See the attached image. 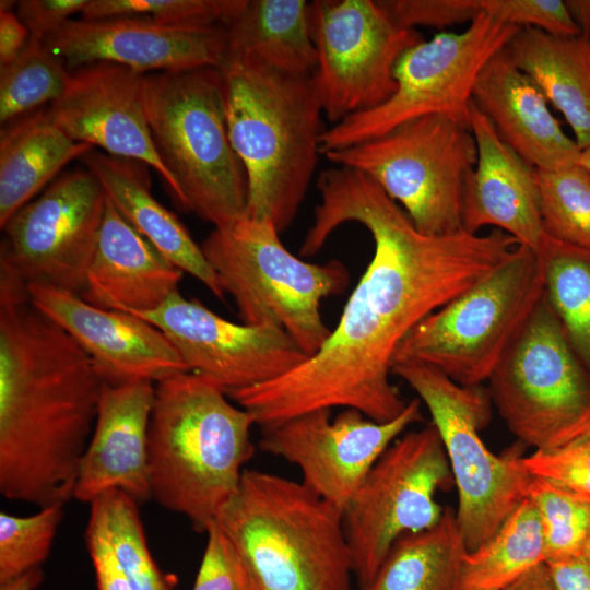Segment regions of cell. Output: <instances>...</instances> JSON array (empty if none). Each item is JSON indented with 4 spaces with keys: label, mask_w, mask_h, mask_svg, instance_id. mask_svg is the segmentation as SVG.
I'll use <instances>...</instances> for the list:
<instances>
[{
    "label": "cell",
    "mask_w": 590,
    "mask_h": 590,
    "mask_svg": "<svg viewBox=\"0 0 590 590\" xmlns=\"http://www.w3.org/2000/svg\"><path fill=\"white\" fill-rule=\"evenodd\" d=\"M63 506L54 504L28 517L0 512V586L39 568L47 559Z\"/></svg>",
    "instance_id": "37"
},
{
    "label": "cell",
    "mask_w": 590,
    "mask_h": 590,
    "mask_svg": "<svg viewBox=\"0 0 590 590\" xmlns=\"http://www.w3.org/2000/svg\"><path fill=\"white\" fill-rule=\"evenodd\" d=\"M27 293L31 303L86 352L104 382H158L188 371L168 338L132 314L103 309L44 284L27 285Z\"/></svg>",
    "instance_id": "20"
},
{
    "label": "cell",
    "mask_w": 590,
    "mask_h": 590,
    "mask_svg": "<svg viewBox=\"0 0 590 590\" xmlns=\"http://www.w3.org/2000/svg\"><path fill=\"white\" fill-rule=\"evenodd\" d=\"M251 414L190 371L156 382L149 425L151 495L205 532L255 453Z\"/></svg>",
    "instance_id": "4"
},
{
    "label": "cell",
    "mask_w": 590,
    "mask_h": 590,
    "mask_svg": "<svg viewBox=\"0 0 590 590\" xmlns=\"http://www.w3.org/2000/svg\"><path fill=\"white\" fill-rule=\"evenodd\" d=\"M421 400L408 402L399 416L376 422L357 410L335 417L321 409L262 429V451L296 465L302 483L344 509L385 450L412 424L422 422Z\"/></svg>",
    "instance_id": "16"
},
{
    "label": "cell",
    "mask_w": 590,
    "mask_h": 590,
    "mask_svg": "<svg viewBox=\"0 0 590 590\" xmlns=\"http://www.w3.org/2000/svg\"><path fill=\"white\" fill-rule=\"evenodd\" d=\"M91 357L0 272V493L44 508L73 498L103 386Z\"/></svg>",
    "instance_id": "2"
},
{
    "label": "cell",
    "mask_w": 590,
    "mask_h": 590,
    "mask_svg": "<svg viewBox=\"0 0 590 590\" xmlns=\"http://www.w3.org/2000/svg\"><path fill=\"white\" fill-rule=\"evenodd\" d=\"M505 590H556L546 563L531 568Z\"/></svg>",
    "instance_id": "46"
},
{
    "label": "cell",
    "mask_w": 590,
    "mask_h": 590,
    "mask_svg": "<svg viewBox=\"0 0 590 590\" xmlns=\"http://www.w3.org/2000/svg\"><path fill=\"white\" fill-rule=\"evenodd\" d=\"M201 249L243 323L280 327L307 356L320 350L331 333L321 302L349 284L341 262L303 261L282 245L271 221L248 216L214 228Z\"/></svg>",
    "instance_id": "7"
},
{
    "label": "cell",
    "mask_w": 590,
    "mask_h": 590,
    "mask_svg": "<svg viewBox=\"0 0 590 590\" xmlns=\"http://www.w3.org/2000/svg\"><path fill=\"white\" fill-rule=\"evenodd\" d=\"M309 22L317 52L312 79L332 125L385 103L397 88L398 60L424 39L379 0H315Z\"/></svg>",
    "instance_id": "14"
},
{
    "label": "cell",
    "mask_w": 590,
    "mask_h": 590,
    "mask_svg": "<svg viewBox=\"0 0 590 590\" xmlns=\"http://www.w3.org/2000/svg\"><path fill=\"white\" fill-rule=\"evenodd\" d=\"M154 382H103L94 429L81 461L73 498L91 503L119 489L134 502L150 498L149 425Z\"/></svg>",
    "instance_id": "21"
},
{
    "label": "cell",
    "mask_w": 590,
    "mask_h": 590,
    "mask_svg": "<svg viewBox=\"0 0 590 590\" xmlns=\"http://www.w3.org/2000/svg\"><path fill=\"white\" fill-rule=\"evenodd\" d=\"M31 35L13 11L0 12V66L11 63L23 50Z\"/></svg>",
    "instance_id": "45"
},
{
    "label": "cell",
    "mask_w": 590,
    "mask_h": 590,
    "mask_svg": "<svg viewBox=\"0 0 590 590\" xmlns=\"http://www.w3.org/2000/svg\"><path fill=\"white\" fill-rule=\"evenodd\" d=\"M69 78L62 60L43 40L30 37L17 57L0 67L1 127L58 101Z\"/></svg>",
    "instance_id": "32"
},
{
    "label": "cell",
    "mask_w": 590,
    "mask_h": 590,
    "mask_svg": "<svg viewBox=\"0 0 590 590\" xmlns=\"http://www.w3.org/2000/svg\"><path fill=\"white\" fill-rule=\"evenodd\" d=\"M226 61H249L290 73H312L309 2L247 0L225 27Z\"/></svg>",
    "instance_id": "28"
},
{
    "label": "cell",
    "mask_w": 590,
    "mask_h": 590,
    "mask_svg": "<svg viewBox=\"0 0 590 590\" xmlns=\"http://www.w3.org/2000/svg\"><path fill=\"white\" fill-rule=\"evenodd\" d=\"M581 434H589V435H590V424H589V425H588V426H587L579 435H581ZM579 435H578V436H579ZM576 437H577V436H576ZM574 438H575V437H574ZM571 439H573V438H571Z\"/></svg>",
    "instance_id": "52"
},
{
    "label": "cell",
    "mask_w": 590,
    "mask_h": 590,
    "mask_svg": "<svg viewBox=\"0 0 590 590\" xmlns=\"http://www.w3.org/2000/svg\"><path fill=\"white\" fill-rule=\"evenodd\" d=\"M107 203L87 168L68 172L2 227L0 270L26 286L44 284L81 295Z\"/></svg>",
    "instance_id": "15"
},
{
    "label": "cell",
    "mask_w": 590,
    "mask_h": 590,
    "mask_svg": "<svg viewBox=\"0 0 590 590\" xmlns=\"http://www.w3.org/2000/svg\"><path fill=\"white\" fill-rule=\"evenodd\" d=\"M545 563L556 590H590V564L583 556Z\"/></svg>",
    "instance_id": "44"
},
{
    "label": "cell",
    "mask_w": 590,
    "mask_h": 590,
    "mask_svg": "<svg viewBox=\"0 0 590 590\" xmlns=\"http://www.w3.org/2000/svg\"><path fill=\"white\" fill-rule=\"evenodd\" d=\"M472 102L489 119L498 137L536 169L578 163L581 150L552 115L536 84L504 48L480 72Z\"/></svg>",
    "instance_id": "23"
},
{
    "label": "cell",
    "mask_w": 590,
    "mask_h": 590,
    "mask_svg": "<svg viewBox=\"0 0 590 590\" xmlns=\"http://www.w3.org/2000/svg\"><path fill=\"white\" fill-rule=\"evenodd\" d=\"M400 25L444 30L464 22L470 23L482 11L481 0H379Z\"/></svg>",
    "instance_id": "40"
},
{
    "label": "cell",
    "mask_w": 590,
    "mask_h": 590,
    "mask_svg": "<svg viewBox=\"0 0 590 590\" xmlns=\"http://www.w3.org/2000/svg\"><path fill=\"white\" fill-rule=\"evenodd\" d=\"M526 498L539 514L545 562L583 556L590 536V499L533 475H530Z\"/></svg>",
    "instance_id": "35"
},
{
    "label": "cell",
    "mask_w": 590,
    "mask_h": 590,
    "mask_svg": "<svg viewBox=\"0 0 590 590\" xmlns=\"http://www.w3.org/2000/svg\"><path fill=\"white\" fill-rule=\"evenodd\" d=\"M589 424H590V415H589V417H588V421H587L586 425H585L583 428L580 430V433H581ZM580 433H579V434H580ZM579 434H578V435H579ZM578 435H577V436H578Z\"/></svg>",
    "instance_id": "53"
},
{
    "label": "cell",
    "mask_w": 590,
    "mask_h": 590,
    "mask_svg": "<svg viewBox=\"0 0 590 590\" xmlns=\"http://www.w3.org/2000/svg\"><path fill=\"white\" fill-rule=\"evenodd\" d=\"M519 30L481 11L465 31L439 32L410 47L394 67V93L379 106L326 128L320 154L373 140L430 115L449 116L469 126L480 72Z\"/></svg>",
    "instance_id": "11"
},
{
    "label": "cell",
    "mask_w": 590,
    "mask_h": 590,
    "mask_svg": "<svg viewBox=\"0 0 590 590\" xmlns=\"http://www.w3.org/2000/svg\"><path fill=\"white\" fill-rule=\"evenodd\" d=\"M43 580V573L39 568L33 569L20 578L0 586V590H34Z\"/></svg>",
    "instance_id": "48"
},
{
    "label": "cell",
    "mask_w": 590,
    "mask_h": 590,
    "mask_svg": "<svg viewBox=\"0 0 590 590\" xmlns=\"http://www.w3.org/2000/svg\"><path fill=\"white\" fill-rule=\"evenodd\" d=\"M220 71L228 138L248 181L247 216L281 233L305 199L326 129L312 73L234 60Z\"/></svg>",
    "instance_id": "3"
},
{
    "label": "cell",
    "mask_w": 590,
    "mask_h": 590,
    "mask_svg": "<svg viewBox=\"0 0 590 590\" xmlns=\"http://www.w3.org/2000/svg\"><path fill=\"white\" fill-rule=\"evenodd\" d=\"M539 208L544 233L590 249V170L579 162L536 169Z\"/></svg>",
    "instance_id": "34"
},
{
    "label": "cell",
    "mask_w": 590,
    "mask_h": 590,
    "mask_svg": "<svg viewBox=\"0 0 590 590\" xmlns=\"http://www.w3.org/2000/svg\"><path fill=\"white\" fill-rule=\"evenodd\" d=\"M544 293L543 267L517 245L485 278L418 322L392 364L434 367L463 386L487 381Z\"/></svg>",
    "instance_id": "8"
},
{
    "label": "cell",
    "mask_w": 590,
    "mask_h": 590,
    "mask_svg": "<svg viewBox=\"0 0 590 590\" xmlns=\"http://www.w3.org/2000/svg\"><path fill=\"white\" fill-rule=\"evenodd\" d=\"M144 78V73L113 62L82 66L70 71L64 93L47 111L51 121L73 141L155 169L179 205L177 186L152 141Z\"/></svg>",
    "instance_id": "18"
},
{
    "label": "cell",
    "mask_w": 590,
    "mask_h": 590,
    "mask_svg": "<svg viewBox=\"0 0 590 590\" xmlns=\"http://www.w3.org/2000/svg\"><path fill=\"white\" fill-rule=\"evenodd\" d=\"M324 156L370 177L420 232L448 235L462 229L463 181L477 160L468 125L445 115L425 116Z\"/></svg>",
    "instance_id": "10"
},
{
    "label": "cell",
    "mask_w": 590,
    "mask_h": 590,
    "mask_svg": "<svg viewBox=\"0 0 590 590\" xmlns=\"http://www.w3.org/2000/svg\"><path fill=\"white\" fill-rule=\"evenodd\" d=\"M452 480L440 436L430 422L398 437L380 456L343 509L354 575L365 587L402 535L435 526L439 489Z\"/></svg>",
    "instance_id": "13"
},
{
    "label": "cell",
    "mask_w": 590,
    "mask_h": 590,
    "mask_svg": "<svg viewBox=\"0 0 590 590\" xmlns=\"http://www.w3.org/2000/svg\"><path fill=\"white\" fill-rule=\"evenodd\" d=\"M182 274L107 198L96 250L80 296L103 309L148 312L178 291Z\"/></svg>",
    "instance_id": "24"
},
{
    "label": "cell",
    "mask_w": 590,
    "mask_h": 590,
    "mask_svg": "<svg viewBox=\"0 0 590 590\" xmlns=\"http://www.w3.org/2000/svg\"><path fill=\"white\" fill-rule=\"evenodd\" d=\"M247 0H88L84 20L142 17L184 28L226 27Z\"/></svg>",
    "instance_id": "36"
},
{
    "label": "cell",
    "mask_w": 590,
    "mask_h": 590,
    "mask_svg": "<svg viewBox=\"0 0 590 590\" xmlns=\"http://www.w3.org/2000/svg\"><path fill=\"white\" fill-rule=\"evenodd\" d=\"M579 163L590 170V148L581 151Z\"/></svg>",
    "instance_id": "49"
},
{
    "label": "cell",
    "mask_w": 590,
    "mask_h": 590,
    "mask_svg": "<svg viewBox=\"0 0 590 590\" xmlns=\"http://www.w3.org/2000/svg\"><path fill=\"white\" fill-rule=\"evenodd\" d=\"M94 148L75 142L38 109L1 127L0 226L57 176L71 161Z\"/></svg>",
    "instance_id": "27"
},
{
    "label": "cell",
    "mask_w": 590,
    "mask_h": 590,
    "mask_svg": "<svg viewBox=\"0 0 590 590\" xmlns=\"http://www.w3.org/2000/svg\"><path fill=\"white\" fill-rule=\"evenodd\" d=\"M427 406L458 491L457 522L468 551L488 541L526 498L530 474L515 453L499 457L480 436L491 418V396L415 362L392 364Z\"/></svg>",
    "instance_id": "9"
},
{
    "label": "cell",
    "mask_w": 590,
    "mask_h": 590,
    "mask_svg": "<svg viewBox=\"0 0 590 590\" xmlns=\"http://www.w3.org/2000/svg\"><path fill=\"white\" fill-rule=\"evenodd\" d=\"M469 127L477 160L463 181L461 226L470 234L496 226L538 252L543 237L535 168L507 145L471 102Z\"/></svg>",
    "instance_id": "22"
},
{
    "label": "cell",
    "mask_w": 590,
    "mask_h": 590,
    "mask_svg": "<svg viewBox=\"0 0 590 590\" xmlns=\"http://www.w3.org/2000/svg\"><path fill=\"white\" fill-rule=\"evenodd\" d=\"M102 184L121 216L165 258L199 280L217 298L225 293L217 275L178 217L151 193L146 164L95 151L81 158Z\"/></svg>",
    "instance_id": "25"
},
{
    "label": "cell",
    "mask_w": 590,
    "mask_h": 590,
    "mask_svg": "<svg viewBox=\"0 0 590 590\" xmlns=\"http://www.w3.org/2000/svg\"><path fill=\"white\" fill-rule=\"evenodd\" d=\"M317 188L321 200L299 255H316L347 222L369 232L374 255L316 354L278 378L227 393L261 429L321 409H354L376 422L399 416L408 402L390 374L400 342L519 245L500 229L424 234L370 177L351 167L322 170Z\"/></svg>",
    "instance_id": "1"
},
{
    "label": "cell",
    "mask_w": 590,
    "mask_h": 590,
    "mask_svg": "<svg viewBox=\"0 0 590 590\" xmlns=\"http://www.w3.org/2000/svg\"><path fill=\"white\" fill-rule=\"evenodd\" d=\"M505 49L562 113L578 148H590V42L581 35L554 36L522 27Z\"/></svg>",
    "instance_id": "26"
},
{
    "label": "cell",
    "mask_w": 590,
    "mask_h": 590,
    "mask_svg": "<svg viewBox=\"0 0 590 590\" xmlns=\"http://www.w3.org/2000/svg\"><path fill=\"white\" fill-rule=\"evenodd\" d=\"M482 11L517 27H532L554 36H578L565 1L562 0H481Z\"/></svg>",
    "instance_id": "39"
},
{
    "label": "cell",
    "mask_w": 590,
    "mask_h": 590,
    "mask_svg": "<svg viewBox=\"0 0 590 590\" xmlns=\"http://www.w3.org/2000/svg\"><path fill=\"white\" fill-rule=\"evenodd\" d=\"M565 4L580 35L590 42V0H566Z\"/></svg>",
    "instance_id": "47"
},
{
    "label": "cell",
    "mask_w": 590,
    "mask_h": 590,
    "mask_svg": "<svg viewBox=\"0 0 590 590\" xmlns=\"http://www.w3.org/2000/svg\"><path fill=\"white\" fill-rule=\"evenodd\" d=\"M536 253L543 267L544 295L590 374V249L545 234Z\"/></svg>",
    "instance_id": "31"
},
{
    "label": "cell",
    "mask_w": 590,
    "mask_h": 590,
    "mask_svg": "<svg viewBox=\"0 0 590 590\" xmlns=\"http://www.w3.org/2000/svg\"><path fill=\"white\" fill-rule=\"evenodd\" d=\"M215 521L249 590H352L343 510L302 482L245 469Z\"/></svg>",
    "instance_id": "5"
},
{
    "label": "cell",
    "mask_w": 590,
    "mask_h": 590,
    "mask_svg": "<svg viewBox=\"0 0 590 590\" xmlns=\"http://www.w3.org/2000/svg\"><path fill=\"white\" fill-rule=\"evenodd\" d=\"M85 542L94 567L97 590H132L101 523L90 516Z\"/></svg>",
    "instance_id": "43"
},
{
    "label": "cell",
    "mask_w": 590,
    "mask_h": 590,
    "mask_svg": "<svg viewBox=\"0 0 590 590\" xmlns=\"http://www.w3.org/2000/svg\"><path fill=\"white\" fill-rule=\"evenodd\" d=\"M90 504V516L103 527L132 590H172L150 553L138 503L110 489Z\"/></svg>",
    "instance_id": "33"
},
{
    "label": "cell",
    "mask_w": 590,
    "mask_h": 590,
    "mask_svg": "<svg viewBox=\"0 0 590 590\" xmlns=\"http://www.w3.org/2000/svg\"><path fill=\"white\" fill-rule=\"evenodd\" d=\"M44 43L69 71L94 62L144 74L221 68L227 56L225 27H173L133 16L70 20Z\"/></svg>",
    "instance_id": "19"
},
{
    "label": "cell",
    "mask_w": 590,
    "mask_h": 590,
    "mask_svg": "<svg viewBox=\"0 0 590 590\" xmlns=\"http://www.w3.org/2000/svg\"><path fill=\"white\" fill-rule=\"evenodd\" d=\"M17 1L12 0H1L0 1V12L2 11H12V8H16Z\"/></svg>",
    "instance_id": "50"
},
{
    "label": "cell",
    "mask_w": 590,
    "mask_h": 590,
    "mask_svg": "<svg viewBox=\"0 0 590 590\" xmlns=\"http://www.w3.org/2000/svg\"><path fill=\"white\" fill-rule=\"evenodd\" d=\"M487 381L508 429L534 450L576 437L590 415V374L544 293Z\"/></svg>",
    "instance_id": "12"
},
{
    "label": "cell",
    "mask_w": 590,
    "mask_h": 590,
    "mask_svg": "<svg viewBox=\"0 0 590 590\" xmlns=\"http://www.w3.org/2000/svg\"><path fill=\"white\" fill-rule=\"evenodd\" d=\"M205 533L206 545L192 590H249L239 557L215 520Z\"/></svg>",
    "instance_id": "41"
},
{
    "label": "cell",
    "mask_w": 590,
    "mask_h": 590,
    "mask_svg": "<svg viewBox=\"0 0 590 590\" xmlns=\"http://www.w3.org/2000/svg\"><path fill=\"white\" fill-rule=\"evenodd\" d=\"M544 562L539 514L524 498L488 541L465 553L461 590H505Z\"/></svg>",
    "instance_id": "30"
},
{
    "label": "cell",
    "mask_w": 590,
    "mask_h": 590,
    "mask_svg": "<svg viewBox=\"0 0 590 590\" xmlns=\"http://www.w3.org/2000/svg\"><path fill=\"white\" fill-rule=\"evenodd\" d=\"M521 463L530 475L551 480L590 499L589 434L552 448L533 450L521 457Z\"/></svg>",
    "instance_id": "38"
},
{
    "label": "cell",
    "mask_w": 590,
    "mask_h": 590,
    "mask_svg": "<svg viewBox=\"0 0 590 590\" xmlns=\"http://www.w3.org/2000/svg\"><path fill=\"white\" fill-rule=\"evenodd\" d=\"M88 0H22L16 14L27 27L31 37L45 40L59 31L71 16L84 10Z\"/></svg>",
    "instance_id": "42"
},
{
    "label": "cell",
    "mask_w": 590,
    "mask_h": 590,
    "mask_svg": "<svg viewBox=\"0 0 590 590\" xmlns=\"http://www.w3.org/2000/svg\"><path fill=\"white\" fill-rule=\"evenodd\" d=\"M583 557L587 559V562L590 564V536L586 544L585 551H583Z\"/></svg>",
    "instance_id": "51"
},
{
    "label": "cell",
    "mask_w": 590,
    "mask_h": 590,
    "mask_svg": "<svg viewBox=\"0 0 590 590\" xmlns=\"http://www.w3.org/2000/svg\"><path fill=\"white\" fill-rule=\"evenodd\" d=\"M467 552L456 512L446 507L432 528L399 538L362 590H461Z\"/></svg>",
    "instance_id": "29"
},
{
    "label": "cell",
    "mask_w": 590,
    "mask_h": 590,
    "mask_svg": "<svg viewBox=\"0 0 590 590\" xmlns=\"http://www.w3.org/2000/svg\"><path fill=\"white\" fill-rule=\"evenodd\" d=\"M132 315L168 338L188 371L225 393L270 381L309 357L280 327L232 322L178 291L157 309Z\"/></svg>",
    "instance_id": "17"
},
{
    "label": "cell",
    "mask_w": 590,
    "mask_h": 590,
    "mask_svg": "<svg viewBox=\"0 0 590 590\" xmlns=\"http://www.w3.org/2000/svg\"><path fill=\"white\" fill-rule=\"evenodd\" d=\"M144 104L153 144L179 191V208L214 228L246 217L248 181L228 138L220 68L146 73Z\"/></svg>",
    "instance_id": "6"
}]
</instances>
